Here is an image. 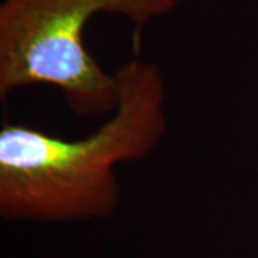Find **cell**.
Here are the masks:
<instances>
[{
    "label": "cell",
    "instance_id": "6da1fadb",
    "mask_svg": "<svg viewBox=\"0 0 258 258\" xmlns=\"http://www.w3.org/2000/svg\"><path fill=\"white\" fill-rule=\"evenodd\" d=\"M118 103L86 138H57L22 123L0 129V217L8 221H92L120 201L115 168L151 154L168 128L164 76L129 60L115 74Z\"/></svg>",
    "mask_w": 258,
    "mask_h": 258
},
{
    "label": "cell",
    "instance_id": "7a4b0ae2",
    "mask_svg": "<svg viewBox=\"0 0 258 258\" xmlns=\"http://www.w3.org/2000/svg\"><path fill=\"white\" fill-rule=\"evenodd\" d=\"M174 6L175 0H2V98L32 85H50L79 116L112 113L118 81L88 52L86 23L98 13H115L144 25Z\"/></svg>",
    "mask_w": 258,
    "mask_h": 258
}]
</instances>
